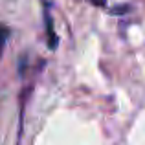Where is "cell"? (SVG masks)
I'll use <instances>...</instances> for the list:
<instances>
[{"label": "cell", "instance_id": "cell-3", "mask_svg": "<svg viewBox=\"0 0 145 145\" xmlns=\"http://www.w3.org/2000/svg\"><path fill=\"white\" fill-rule=\"evenodd\" d=\"M90 4H92V6H97V7H103L106 4V0H88Z\"/></svg>", "mask_w": 145, "mask_h": 145}, {"label": "cell", "instance_id": "cell-2", "mask_svg": "<svg viewBox=\"0 0 145 145\" xmlns=\"http://www.w3.org/2000/svg\"><path fill=\"white\" fill-rule=\"evenodd\" d=\"M7 39H9V28L4 26V24H0V59H2V53H4Z\"/></svg>", "mask_w": 145, "mask_h": 145}, {"label": "cell", "instance_id": "cell-1", "mask_svg": "<svg viewBox=\"0 0 145 145\" xmlns=\"http://www.w3.org/2000/svg\"><path fill=\"white\" fill-rule=\"evenodd\" d=\"M42 15H44V26H46V35H48V46L52 50H55L57 48V35H55V31H53V18H52V15H50L48 4H44Z\"/></svg>", "mask_w": 145, "mask_h": 145}]
</instances>
